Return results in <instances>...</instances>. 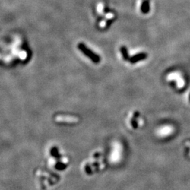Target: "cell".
I'll use <instances>...</instances> for the list:
<instances>
[{
    "mask_svg": "<svg viewBox=\"0 0 190 190\" xmlns=\"http://www.w3.org/2000/svg\"><path fill=\"white\" fill-rule=\"evenodd\" d=\"M78 49L83 53V54L90 59L93 62L95 63H98L100 61V57L99 55L95 54L94 52H92L90 49H89L85 44L83 43H79L78 44Z\"/></svg>",
    "mask_w": 190,
    "mask_h": 190,
    "instance_id": "obj_1",
    "label": "cell"
},
{
    "mask_svg": "<svg viewBox=\"0 0 190 190\" xmlns=\"http://www.w3.org/2000/svg\"><path fill=\"white\" fill-rule=\"evenodd\" d=\"M120 156V146L119 144L116 143L114 146V149L113 150V152L111 154V159L113 162H116L119 160Z\"/></svg>",
    "mask_w": 190,
    "mask_h": 190,
    "instance_id": "obj_2",
    "label": "cell"
},
{
    "mask_svg": "<svg viewBox=\"0 0 190 190\" xmlns=\"http://www.w3.org/2000/svg\"><path fill=\"white\" fill-rule=\"evenodd\" d=\"M168 79L169 80H175L177 81V85L179 88L182 87L185 85V82H184V80L182 79L180 75H179L178 73H171L170 75H168Z\"/></svg>",
    "mask_w": 190,
    "mask_h": 190,
    "instance_id": "obj_3",
    "label": "cell"
},
{
    "mask_svg": "<svg viewBox=\"0 0 190 190\" xmlns=\"http://www.w3.org/2000/svg\"><path fill=\"white\" fill-rule=\"evenodd\" d=\"M147 54L146 53H139V54H135V56H133L130 59V63H135L137 62H139V61H142L144 59H145L147 58Z\"/></svg>",
    "mask_w": 190,
    "mask_h": 190,
    "instance_id": "obj_4",
    "label": "cell"
},
{
    "mask_svg": "<svg viewBox=\"0 0 190 190\" xmlns=\"http://www.w3.org/2000/svg\"><path fill=\"white\" fill-rule=\"evenodd\" d=\"M173 132V128L170 126H165L163 128H160V130L158 131V134L160 136H168V135H170L171 132Z\"/></svg>",
    "mask_w": 190,
    "mask_h": 190,
    "instance_id": "obj_5",
    "label": "cell"
},
{
    "mask_svg": "<svg viewBox=\"0 0 190 190\" xmlns=\"http://www.w3.org/2000/svg\"><path fill=\"white\" fill-rule=\"evenodd\" d=\"M150 6L149 0H143L141 6V11L143 14H147L149 11Z\"/></svg>",
    "mask_w": 190,
    "mask_h": 190,
    "instance_id": "obj_6",
    "label": "cell"
},
{
    "mask_svg": "<svg viewBox=\"0 0 190 190\" xmlns=\"http://www.w3.org/2000/svg\"><path fill=\"white\" fill-rule=\"evenodd\" d=\"M57 120H60V121H65V122H76L78 121V119L75 118L70 117V116H59L57 118Z\"/></svg>",
    "mask_w": 190,
    "mask_h": 190,
    "instance_id": "obj_7",
    "label": "cell"
},
{
    "mask_svg": "<svg viewBox=\"0 0 190 190\" xmlns=\"http://www.w3.org/2000/svg\"><path fill=\"white\" fill-rule=\"evenodd\" d=\"M120 52L122 53V58H123L124 60H128L129 59V56H128V49L125 46H122L120 47Z\"/></svg>",
    "mask_w": 190,
    "mask_h": 190,
    "instance_id": "obj_8",
    "label": "cell"
},
{
    "mask_svg": "<svg viewBox=\"0 0 190 190\" xmlns=\"http://www.w3.org/2000/svg\"><path fill=\"white\" fill-rule=\"evenodd\" d=\"M113 15L112 14H111V13H110V14H108L106 15V18H107L108 19L112 18H113Z\"/></svg>",
    "mask_w": 190,
    "mask_h": 190,
    "instance_id": "obj_9",
    "label": "cell"
},
{
    "mask_svg": "<svg viewBox=\"0 0 190 190\" xmlns=\"http://www.w3.org/2000/svg\"><path fill=\"white\" fill-rule=\"evenodd\" d=\"M189 99H190V97H189Z\"/></svg>",
    "mask_w": 190,
    "mask_h": 190,
    "instance_id": "obj_10",
    "label": "cell"
}]
</instances>
